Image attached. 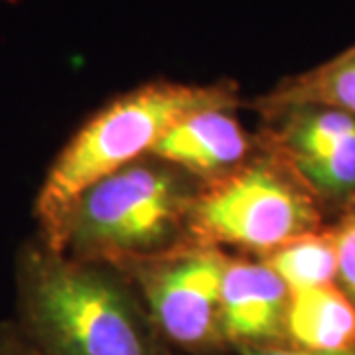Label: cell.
I'll return each mask as SVG.
<instances>
[{
    "label": "cell",
    "instance_id": "cell-1",
    "mask_svg": "<svg viewBox=\"0 0 355 355\" xmlns=\"http://www.w3.org/2000/svg\"><path fill=\"white\" fill-rule=\"evenodd\" d=\"M14 322L42 355H172L121 268L76 261L38 235L14 265Z\"/></svg>",
    "mask_w": 355,
    "mask_h": 355
},
{
    "label": "cell",
    "instance_id": "cell-2",
    "mask_svg": "<svg viewBox=\"0 0 355 355\" xmlns=\"http://www.w3.org/2000/svg\"><path fill=\"white\" fill-rule=\"evenodd\" d=\"M202 188L148 154L85 188L50 235L38 237L69 259L125 268L191 241L188 217Z\"/></svg>",
    "mask_w": 355,
    "mask_h": 355
},
{
    "label": "cell",
    "instance_id": "cell-3",
    "mask_svg": "<svg viewBox=\"0 0 355 355\" xmlns=\"http://www.w3.org/2000/svg\"><path fill=\"white\" fill-rule=\"evenodd\" d=\"M237 85L150 81L93 114L55 156L34 205L38 235L48 237L65 209L97 180L148 156L168 128L203 109H235Z\"/></svg>",
    "mask_w": 355,
    "mask_h": 355
},
{
    "label": "cell",
    "instance_id": "cell-4",
    "mask_svg": "<svg viewBox=\"0 0 355 355\" xmlns=\"http://www.w3.org/2000/svg\"><path fill=\"white\" fill-rule=\"evenodd\" d=\"M324 203L286 166L265 153L229 176L203 184L188 217L190 239L272 253L324 229Z\"/></svg>",
    "mask_w": 355,
    "mask_h": 355
},
{
    "label": "cell",
    "instance_id": "cell-5",
    "mask_svg": "<svg viewBox=\"0 0 355 355\" xmlns=\"http://www.w3.org/2000/svg\"><path fill=\"white\" fill-rule=\"evenodd\" d=\"M229 257L219 247L188 241L125 266L166 343L196 354L223 349L221 284Z\"/></svg>",
    "mask_w": 355,
    "mask_h": 355
},
{
    "label": "cell",
    "instance_id": "cell-6",
    "mask_svg": "<svg viewBox=\"0 0 355 355\" xmlns=\"http://www.w3.org/2000/svg\"><path fill=\"white\" fill-rule=\"evenodd\" d=\"M265 153L291 170L322 203L355 198V116L322 105L261 111Z\"/></svg>",
    "mask_w": 355,
    "mask_h": 355
},
{
    "label": "cell",
    "instance_id": "cell-7",
    "mask_svg": "<svg viewBox=\"0 0 355 355\" xmlns=\"http://www.w3.org/2000/svg\"><path fill=\"white\" fill-rule=\"evenodd\" d=\"M288 300V286L263 261L229 259L221 284V326L227 345L286 343Z\"/></svg>",
    "mask_w": 355,
    "mask_h": 355
},
{
    "label": "cell",
    "instance_id": "cell-8",
    "mask_svg": "<svg viewBox=\"0 0 355 355\" xmlns=\"http://www.w3.org/2000/svg\"><path fill=\"white\" fill-rule=\"evenodd\" d=\"M235 109H203L168 128L150 156L188 172L203 184L229 176L247 162L251 139L233 116Z\"/></svg>",
    "mask_w": 355,
    "mask_h": 355
},
{
    "label": "cell",
    "instance_id": "cell-9",
    "mask_svg": "<svg viewBox=\"0 0 355 355\" xmlns=\"http://www.w3.org/2000/svg\"><path fill=\"white\" fill-rule=\"evenodd\" d=\"M286 343L312 352H355V306L334 282L291 292Z\"/></svg>",
    "mask_w": 355,
    "mask_h": 355
},
{
    "label": "cell",
    "instance_id": "cell-10",
    "mask_svg": "<svg viewBox=\"0 0 355 355\" xmlns=\"http://www.w3.org/2000/svg\"><path fill=\"white\" fill-rule=\"evenodd\" d=\"M288 105H322L355 116V46L310 71L280 81L259 101L261 111Z\"/></svg>",
    "mask_w": 355,
    "mask_h": 355
},
{
    "label": "cell",
    "instance_id": "cell-11",
    "mask_svg": "<svg viewBox=\"0 0 355 355\" xmlns=\"http://www.w3.org/2000/svg\"><path fill=\"white\" fill-rule=\"evenodd\" d=\"M288 291H304L334 284L338 277V254L331 229H320L275 249L263 257Z\"/></svg>",
    "mask_w": 355,
    "mask_h": 355
},
{
    "label": "cell",
    "instance_id": "cell-12",
    "mask_svg": "<svg viewBox=\"0 0 355 355\" xmlns=\"http://www.w3.org/2000/svg\"><path fill=\"white\" fill-rule=\"evenodd\" d=\"M336 254H338V277L336 284L355 306V198L343 205V214L336 227H331Z\"/></svg>",
    "mask_w": 355,
    "mask_h": 355
},
{
    "label": "cell",
    "instance_id": "cell-13",
    "mask_svg": "<svg viewBox=\"0 0 355 355\" xmlns=\"http://www.w3.org/2000/svg\"><path fill=\"white\" fill-rule=\"evenodd\" d=\"M0 355H42L12 318L0 322Z\"/></svg>",
    "mask_w": 355,
    "mask_h": 355
},
{
    "label": "cell",
    "instance_id": "cell-14",
    "mask_svg": "<svg viewBox=\"0 0 355 355\" xmlns=\"http://www.w3.org/2000/svg\"><path fill=\"white\" fill-rule=\"evenodd\" d=\"M239 355H355V352L345 354H328V352H312L304 347H296L291 343H270V345H245L237 347Z\"/></svg>",
    "mask_w": 355,
    "mask_h": 355
}]
</instances>
